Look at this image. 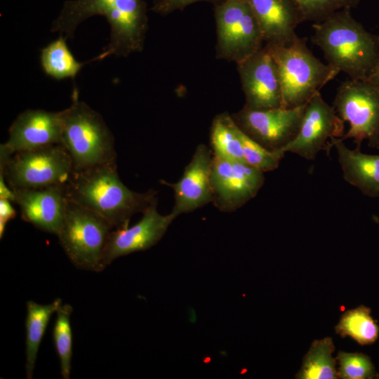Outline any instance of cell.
<instances>
[{
	"label": "cell",
	"mask_w": 379,
	"mask_h": 379,
	"mask_svg": "<svg viewBox=\"0 0 379 379\" xmlns=\"http://www.w3.org/2000/svg\"><path fill=\"white\" fill-rule=\"evenodd\" d=\"M267 46L277 67L283 108L307 103L340 72L316 58L298 35L287 44Z\"/></svg>",
	"instance_id": "obj_5"
},
{
	"label": "cell",
	"mask_w": 379,
	"mask_h": 379,
	"mask_svg": "<svg viewBox=\"0 0 379 379\" xmlns=\"http://www.w3.org/2000/svg\"><path fill=\"white\" fill-rule=\"evenodd\" d=\"M367 80L379 89V54L375 65Z\"/></svg>",
	"instance_id": "obj_31"
},
{
	"label": "cell",
	"mask_w": 379,
	"mask_h": 379,
	"mask_svg": "<svg viewBox=\"0 0 379 379\" xmlns=\"http://www.w3.org/2000/svg\"><path fill=\"white\" fill-rule=\"evenodd\" d=\"M376 148L379 149V142L378 143V145H377Z\"/></svg>",
	"instance_id": "obj_32"
},
{
	"label": "cell",
	"mask_w": 379,
	"mask_h": 379,
	"mask_svg": "<svg viewBox=\"0 0 379 379\" xmlns=\"http://www.w3.org/2000/svg\"><path fill=\"white\" fill-rule=\"evenodd\" d=\"M61 304L60 298L47 305L39 304L32 300L27 302L25 372L27 379L32 378L38 350L50 319Z\"/></svg>",
	"instance_id": "obj_20"
},
{
	"label": "cell",
	"mask_w": 379,
	"mask_h": 379,
	"mask_svg": "<svg viewBox=\"0 0 379 379\" xmlns=\"http://www.w3.org/2000/svg\"><path fill=\"white\" fill-rule=\"evenodd\" d=\"M157 206V200L142 213L137 223L111 231L102 256L104 270L115 259L147 250L161 240L176 216L171 213L161 215Z\"/></svg>",
	"instance_id": "obj_14"
},
{
	"label": "cell",
	"mask_w": 379,
	"mask_h": 379,
	"mask_svg": "<svg viewBox=\"0 0 379 379\" xmlns=\"http://www.w3.org/2000/svg\"><path fill=\"white\" fill-rule=\"evenodd\" d=\"M371 313V308L364 305L347 310L335 326V333L342 338L349 336L361 345L374 343L379 336V326Z\"/></svg>",
	"instance_id": "obj_23"
},
{
	"label": "cell",
	"mask_w": 379,
	"mask_h": 379,
	"mask_svg": "<svg viewBox=\"0 0 379 379\" xmlns=\"http://www.w3.org/2000/svg\"><path fill=\"white\" fill-rule=\"evenodd\" d=\"M264 180V173L246 161L228 160L213 154V202L220 211L232 212L241 207L257 194Z\"/></svg>",
	"instance_id": "obj_11"
},
{
	"label": "cell",
	"mask_w": 379,
	"mask_h": 379,
	"mask_svg": "<svg viewBox=\"0 0 379 379\" xmlns=\"http://www.w3.org/2000/svg\"><path fill=\"white\" fill-rule=\"evenodd\" d=\"M338 115L350 123L340 140L353 139L360 149L364 140L369 147L379 142V89L368 80L349 78L338 88L333 105Z\"/></svg>",
	"instance_id": "obj_9"
},
{
	"label": "cell",
	"mask_w": 379,
	"mask_h": 379,
	"mask_svg": "<svg viewBox=\"0 0 379 379\" xmlns=\"http://www.w3.org/2000/svg\"><path fill=\"white\" fill-rule=\"evenodd\" d=\"M344 133V121L317 92L306 105L296 137L283 149L312 161L326 149L328 139L340 138Z\"/></svg>",
	"instance_id": "obj_12"
},
{
	"label": "cell",
	"mask_w": 379,
	"mask_h": 379,
	"mask_svg": "<svg viewBox=\"0 0 379 379\" xmlns=\"http://www.w3.org/2000/svg\"><path fill=\"white\" fill-rule=\"evenodd\" d=\"M147 11L144 0H69L64 2L51 31L70 39L84 20L94 15L105 16L110 27L109 41L95 61L113 55L126 57L144 48Z\"/></svg>",
	"instance_id": "obj_1"
},
{
	"label": "cell",
	"mask_w": 379,
	"mask_h": 379,
	"mask_svg": "<svg viewBox=\"0 0 379 379\" xmlns=\"http://www.w3.org/2000/svg\"><path fill=\"white\" fill-rule=\"evenodd\" d=\"M212 164L211 151L200 144L177 182L161 181L174 191L175 204L171 213L175 216L190 213L213 201Z\"/></svg>",
	"instance_id": "obj_16"
},
{
	"label": "cell",
	"mask_w": 379,
	"mask_h": 379,
	"mask_svg": "<svg viewBox=\"0 0 379 379\" xmlns=\"http://www.w3.org/2000/svg\"><path fill=\"white\" fill-rule=\"evenodd\" d=\"M335 347L332 338L327 337L314 340L306 355L296 378L300 379H336V359L332 354Z\"/></svg>",
	"instance_id": "obj_22"
},
{
	"label": "cell",
	"mask_w": 379,
	"mask_h": 379,
	"mask_svg": "<svg viewBox=\"0 0 379 379\" xmlns=\"http://www.w3.org/2000/svg\"><path fill=\"white\" fill-rule=\"evenodd\" d=\"M237 65L246 99L244 106L255 109L282 107L278 69L267 45Z\"/></svg>",
	"instance_id": "obj_13"
},
{
	"label": "cell",
	"mask_w": 379,
	"mask_h": 379,
	"mask_svg": "<svg viewBox=\"0 0 379 379\" xmlns=\"http://www.w3.org/2000/svg\"><path fill=\"white\" fill-rule=\"evenodd\" d=\"M16 212L11 204V201L6 199H0V237L4 234L7 222L15 218Z\"/></svg>",
	"instance_id": "obj_30"
},
{
	"label": "cell",
	"mask_w": 379,
	"mask_h": 379,
	"mask_svg": "<svg viewBox=\"0 0 379 379\" xmlns=\"http://www.w3.org/2000/svg\"><path fill=\"white\" fill-rule=\"evenodd\" d=\"M60 114L61 144L71 157L74 171L116 163L112 133L98 112L79 100L77 88L71 105Z\"/></svg>",
	"instance_id": "obj_4"
},
{
	"label": "cell",
	"mask_w": 379,
	"mask_h": 379,
	"mask_svg": "<svg viewBox=\"0 0 379 379\" xmlns=\"http://www.w3.org/2000/svg\"><path fill=\"white\" fill-rule=\"evenodd\" d=\"M12 191L23 220L40 230L58 234L67 201L66 185Z\"/></svg>",
	"instance_id": "obj_17"
},
{
	"label": "cell",
	"mask_w": 379,
	"mask_h": 379,
	"mask_svg": "<svg viewBox=\"0 0 379 379\" xmlns=\"http://www.w3.org/2000/svg\"><path fill=\"white\" fill-rule=\"evenodd\" d=\"M333 147L336 149L344 180L364 195L379 197V155L364 154L357 148L351 149L337 138L330 140L326 151Z\"/></svg>",
	"instance_id": "obj_19"
},
{
	"label": "cell",
	"mask_w": 379,
	"mask_h": 379,
	"mask_svg": "<svg viewBox=\"0 0 379 379\" xmlns=\"http://www.w3.org/2000/svg\"><path fill=\"white\" fill-rule=\"evenodd\" d=\"M225 0H152L150 10L161 15H166L176 11L183 10L187 6L197 2H208L218 5Z\"/></svg>",
	"instance_id": "obj_29"
},
{
	"label": "cell",
	"mask_w": 379,
	"mask_h": 379,
	"mask_svg": "<svg viewBox=\"0 0 379 379\" xmlns=\"http://www.w3.org/2000/svg\"><path fill=\"white\" fill-rule=\"evenodd\" d=\"M237 133L241 141L244 161L247 164L262 173L278 168L286 153L284 149L275 151L266 149L245 134L238 126Z\"/></svg>",
	"instance_id": "obj_26"
},
{
	"label": "cell",
	"mask_w": 379,
	"mask_h": 379,
	"mask_svg": "<svg viewBox=\"0 0 379 379\" xmlns=\"http://www.w3.org/2000/svg\"><path fill=\"white\" fill-rule=\"evenodd\" d=\"M210 139L214 155L228 160L245 161L237 126L231 115L223 113L214 118Z\"/></svg>",
	"instance_id": "obj_24"
},
{
	"label": "cell",
	"mask_w": 379,
	"mask_h": 379,
	"mask_svg": "<svg viewBox=\"0 0 379 379\" xmlns=\"http://www.w3.org/2000/svg\"><path fill=\"white\" fill-rule=\"evenodd\" d=\"M67 39L62 34L41 51V65L49 77L61 80L74 79L86 62H78L69 49Z\"/></svg>",
	"instance_id": "obj_21"
},
{
	"label": "cell",
	"mask_w": 379,
	"mask_h": 379,
	"mask_svg": "<svg viewBox=\"0 0 379 379\" xmlns=\"http://www.w3.org/2000/svg\"><path fill=\"white\" fill-rule=\"evenodd\" d=\"M72 307L61 304L58 308L53 328V340L60 359V373L64 379L70 378L72 355V333L70 317Z\"/></svg>",
	"instance_id": "obj_25"
},
{
	"label": "cell",
	"mask_w": 379,
	"mask_h": 379,
	"mask_svg": "<svg viewBox=\"0 0 379 379\" xmlns=\"http://www.w3.org/2000/svg\"><path fill=\"white\" fill-rule=\"evenodd\" d=\"M67 199L100 215L114 229L128 225L131 218L143 213L157 200L149 190L136 192L120 180L116 163L73 171L66 183Z\"/></svg>",
	"instance_id": "obj_2"
},
{
	"label": "cell",
	"mask_w": 379,
	"mask_h": 379,
	"mask_svg": "<svg viewBox=\"0 0 379 379\" xmlns=\"http://www.w3.org/2000/svg\"><path fill=\"white\" fill-rule=\"evenodd\" d=\"M54 144H61L60 112L27 109L13 121L8 140L0 145V156L11 154Z\"/></svg>",
	"instance_id": "obj_15"
},
{
	"label": "cell",
	"mask_w": 379,
	"mask_h": 379,
	"mask_svg": "<svg viewBox=\"0 0 379 379\" xmlns=\"http://www.w3.org/2000/svg\"><path fill=\"white\" fill-rule=\"evenodd\" d=\"M338 361V378L371 379L378 378L371 358L359 352L340 351L335 358Z\"/></svg>",
	"instance_id": "obj_28"
},
{
	"label": "cell",
	"mask_w": 379,
	"mask_h": 379,
	"mask_svg": "<svg viewBox=\"0 0 379 379\" xmlns=\"http://www.w3.org/2000/svg\"><path fill=\"white\" fill-rule=\"evenodd\" d=\"M307 103L293 108L251 109L232 116L238 127L266 149H283L296 137Z\"/></svg>",
	"instance_id": "obj_10"
},
{
	"label": "cell",
	"mask_w": 379,
	"mask_h": 379,
	"mask_svg": "<svg viewBox=\"0 0 379 379\" xmlns=\"http://www.w3.org/2000/svg\"><path fill=\"white\" fill-rule=\"evenodd\" d=\"M301 22H320L333 13L355 8L359 0H292Z\"/></svg>",
	"instance_id": "obj_27"
},
{
	"label": "cell",
	"mask_w": 379,
	"mask_h": 379,
	"mask_svg": "<svg viewBox=\"0 0 379 379\" xmlns=\"http://www.w3.org/2000/svg\"><path fill=\"white\" fill-rule=\"evenodd\" d=\"M112 226L95 212L67 199L56 235L70 261L79 269L99 272Z\"/></svg>",
	"instance_id": "obj_6"
},
{
	"label": "cell",
	"mask_w": 379,
	"mask_h": 379,
	"mask_svg": "<svg viewBox=\"0 0 379 379\" xmlns=\"http://www.w3.org/2000/svg\"><path fill=\"white\" fill-rule=\"evenodd\" d=\"M73 163L62 144L0 156V174L11 190L66 185Z\"/></svg>",
	"instance_id": "obj_7"
},
{
	"label": "cell",
	"mask_w": 379,
	"mask_h": 379,
	"mask_svg": "<svg viewBox=\"0 0 379 379\" xmlns=\"http://www.w3.org/2000/svg\"><path fill=\"white\" fill-rule=\"evenodd\" d=\"M260 26L265 45L281 46L296 36L301 23L292 0H246Z\"/></svg>",
	"instance_id": "obj_18"
},
{
	"label": "cell",
	"mask_w": 379,
	"mask_h": 379,
	"mask_svg": "<svg viewBox=\"0 0 379 379\" xmlns=\"http://www.w3.org/2000/svg\"><path fill=\"white\" fill-rule=\"evenodd\" d=\"M216 58L239 64L263 47L264 39L246 0H225L214 6Z\"/></svg>",
	"instance_id": "obj_8"
},
{
	"label": "cell",
	"mask_w": 379,
	"mask_h": 379,
	"mask_svg": "<svg viewBox=\"0 0 379 379\" xmlns=\"http://www.w3.org/2000/svg\"><path fill=\"white\" fill-rule=\"evenodd\" d=\"M312 43L328 64L353 79L367 80L379 54V35L368 32L350 9L336 11L314 22Z\"/></svg>",
	"instance_id": "obj_3"
}]
</instances>
